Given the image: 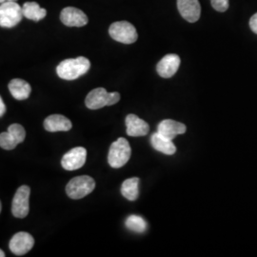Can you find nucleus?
<instances>
[{"label": "nucleus", "instance_id": "f257e3e1", "mask_svg": "<svg viewBox=\"0 0 257 257\" xmlns=\"http://www.w3.org/2000/svg\"><path fill=\"white\" fill-rule=\"evenodd\" d=\"M91 68V62L88 58L79 56L77 58L66 59L60 62L56 68L57 75L65 80H74L87 72Z\"/></svg>", "mask_w": 257, "mask_h": 257}, {"label": "nucleus", "instance_id": "f03ea898", "mask_svg": "<svg viewBox=\"0 0 257 257\" xmlns=\"http://www.w3.org/2000/svg\"><path fill=\"white\" fill-rule=\"evenodd\" d=\"M120 100L118 92H108L104 88H96L89 92L85 104L88 109L98 110L106 106H111Z\"/></svg>", "mask_w": 257, "mask_h": 257}, {"label": "nucleus", "instance_id": "7ed1b4c3", "mask_svg": "<svg viewBox=\"0 0 257 257\" xmlns=\"http://www.w3.org/2000/svg\"><path fill=\"white\" fill-rule=\"evenodd\" d=\"M132 155V149L127 139L120 138L110 145L108 162L111 168L118 169L127 164Z\"/></svg>", "mask_w": 257, "mask_h": 257}, {"label": "nucleus", "instance_id": "20e7f679", "mask_svg": "<svg viewBox=\"0 0 257 257\" xmlns=\"http://www.w3.org/2000/svg\"><path fill=\"white\" fill-rule=\"evenodd\" d=\"M95 182L91 176L82 175L73 178L66 187L67 195L72 199H81L92 193Z\"/></svg>", "mask_w": 257, "mask_h": 257}, {"label": "nucleus", "instance_id": "39448f33", "mask_svg": "<svg viewBox=\"0 0 257 257\" xmlns=\"http://www.w3.org/2000/svg\"><path fill=\"white\" fill-rule=\"evenodd\" d=\"M110 37L123 44H133L138 40L137 29L127 21H117L110 25L109 29Z\"/></svg>", "mask_w": 257, "mask_h": 257}, {"label": "nucleus", "instance_id": "423d86ee", "mask_svg": "<svg viewBox=\"0 0 257 257\" xmlns=\"http://www.w3.org/2000/svg\"><path fill=\"white\" fill-rule=\"evenodd\" d=\"M22 8L16 1H7L0 5V26L13 28L17 26L23 18Z\"/></svg>", "mask_w": 257, "mask_h": 257}, {"label": "nucleus", "instance_id": "0eeeda50", "mask_svg": "<svg viewBox=\"0 0 257 257\" xmlns=\"http://www.w3.org/2000/svg\"><path fill=\"white\" fill-rule=\"evenodd\" d=\"M26 137L25 128L19 124H12L8 132L0 134V147L4 150H14L22 143Z\"/></svg>", "mask_w": 257, "mask_h": 257}, {"label": "nucleus", "instance_id": "6e6552de", "mask_svg": "<svg viewBox=\"0 0 257 257\" xmlns=\"http://www.w3.org/2000/svg\"><path fill=\"white\" fill-rule=\"evenodd\" d=\"M31 189L28 186H21L14 196L12 204V212L15 217L24 218L29 213V199Z\"/></svg>", "mask_w": 257, "mask_h": 257}, {"label": "nucleus", "instance_id": "1a4fd4ad", "mask_svg": "<svg viewBox=\"0 0 257 257\" xmlns=\"http://www.w3.org/2000/svg\"><path fill=\"white\" fill-rule=\"evenodd\" d=\"M35 245L34 237L25 231H20L13 236L10 241L11 251L16 255H24L29 252Z\"/></svg>", "mask_w": 257, "mask_h": 257}, {"label": "nucleus", "instance_id": "9d476101", "mask_svg": "<svg viewBox=\"0 0 257 257\" xmlns=\"http://www.w3.org/2000/svg\"><path fill=\"white\" fill-rule=\"evenodd\" d=\"M87 158V151L83 147H76L65 154L61 160L64 170L74 171L82 168Z\"/></svg>", "mask_w": 257, "mask_h": 257}, {"label": "nucleus", "instance_id": "9b49d317", "mask_svg": "<svg viewBox=\"0 0 257 257\" xmlns=\"http://www.w3.org/2000/svg\"><path fill=\"white\" fill-rule=\"evenodd\" d=\"M62 23L68 27H83L88 23V18L81 10L66 7L60 14Z\"/></svg>", "mask_w": 257, "mask_h": 257}, {"label": "nucleus", "instance_id": "f8f14e48", "mask_svg": "<svg viewBox=\"0 0 257 257\" xmlns=\"http://www.w3.org/2000/svg\"><path fill=\"white\" fill-rule=\"evenodd\" d=\"M177 8L181 17L191 23L200 19L201 6L198 0H177Z\"/></svg>", "mask_w": 257, "mask_h": 257}, {"label": "nucleus", "instance_id": "ddd939ff", "mask_svg": "<svg viewBox=\"0 0 257 257\" xmlns=\"http://www.w3.org/2000/svg\"><path fill=\"white\" fill-rule=\"evenodd\" d=\"M180 66V57L177 55H167L158 62L156 71L163 78H171L178 71Z\"/></svg>", "mask_w": 257, "mask_h": 257}, {"label": "nucleus", "instance_id": "4468645a", "mask_svg": "<svg viewBox=\"0 0 257 257\" xmlns=\"http://www.w3.org/2000/svg\"><path fill=\"white\" fill-rule=\"evenodd\" d=\"M186 130V126L180 122L175 120L165 119L159 123L157 132L163 137L173 140L176 138V136L185 134Z\"/></svg>", "mask_w": 257, "mask_h": 257}, {"label": "nucleus", "instance_id": "2eb2a0df", "mask_svg": "<svg viewBox=\"0 0 257 257\" xmlns=\"http://www.w3.org/2000/svg\"><path fill=\"white\" fill-rule=\"evenodd\" d=\"M127 135L128 137L147 136L150 126L146 121L139 118L136 114H128L126 117Z\"/></svg>", "mask_w": 257, "mask_h": 257}, {"label": "nucleus", "instance_id": "dca6fc26", "mask_svg": "<svg viewBox=\"0 0 257 257\" xmlns=\"http://www.w3.org/2000/svg\"><path fill=\"white\" fill-rule=\"evenodd\" d=\"M73 127L71 120L62 114L49 115L44 121V128L48 132H68Z\"/></svg>", "mask_w": 257, "mask_h": 257}, {"label": "nucleus", "instance_id": "f3484780", "mask_svg": "<svg viewBox=\"0 0 257 257\" xmlns=\"http://www.w3.org/2000/svg\"><path fill=\"white\" fill-rule=\"evenodd\" d=\"M151 143L155 150L167 156H173L176 152V147L173 143V140L163 137L158 132L152 136Z\"/></svg>", "mask_w": 257, "mask_h": 257}, {"label": "nucleus", "instance_id": "a211bd4d", "mask_svg": "<svg viewBox=\"0 0 257 257\" xmlns=\"http://www.w3.org/2000/svg\"><path fill=\"white\" fill-rule=\"evenodd\" d=\"M9 91L17 100H25L30 96L32 88L29 83L23 79L15 78L9 83Z\"/></svg>", "mask_w": 257, "mask_h": 257}, {"label": "nucleus", "instance_id": "6ab92c4d", "mask_svg": "<svg viewBox=\"0 0 257 257\" xmlns=\"http://www.w3.org/2000/svg\"><path fill=\"white\" fill-rule=\"evenodd\" d=\"M23 16L28 19L39 21L46 17L47 11L39 6L37 2H26L22 6Z\"/></svg>", "mask_w": 257, "mask_h": 257}, {"label": "nucleus", "instance_id": "aec40b11", "mask_svg": "<svg viewBox=\"0 0 257 257\" xmlns=\"http://www.w3.org/2000/svg\"><path fill=\"white\" fill-rule=\"evenodd\" d=\"M138 184H139V178L138 177H133L125 180L121 186L122 195L130 201L137 200L139 195Z\"/></svg>", "mask_w": 257, "mask_h": 257}, {"label": "nucleus", "instance_id": "412c9836", "mask_svg": "<svg viewBox=\"0 0 257 257\" xmlns=\"http://www.w3.org/2000/svg\"><path fill=\"white\" fill-rule=\"evenodd\" d=\"M126 227L135 232L142 233L147 230V223L141 216L131 215L126 220Z\"/></svg>", "mask_w": 257, "mask_h": 257}, {"label": "nucleus", "instance_id": "4be33fe9", "mask_svg": "<svg viewBox=\"0 0 257 257\" xmlns=\"http://www.w3.org/2000/svg\"><path fill=\"white\" fill-rule=\"evenodd\" d=\"M212 8L217 12H226L229 8V0H211Z\"/></svg>", "mask_w": 257, "mask_h": 257}, {"label": "nucleus", "instance_id": "5701e85b", "mask_svg": "<svg viewBox=\"0 0 257 257\" xmlns=\"http://www.w3.org/2000/svg\"><path fill=\"white\" fill-rule=\"evenodd\" d=\"M249 28L254 34L257 35V13L249 19Z\"/></svg>", "mask_w": 257, "mask_h": 257}, {"label": "nucleus", "instance_id": "b1692460", "mask_svg": "<svg viewBox=\"0 0 257 257\" xmlns=\"http://www.w3.org/2000/svg\"><path fill=\"white\" fill-rule=\"evenodd\" d=\"M5 112H6V106H5L4 102H3L1 96H0V117L3 116L5 114Z\"/></svg>", "mask_w": 257, "mask_h": 257}, {"label": "nucleus", "instance_id": "393cba45", "mask_svg": "<svg viewBox=\"0 0 257 257\" xmlns=\"http://www.w3.org/2000/svg\"><path fill=\"white\" fill-rule=\"evenodd\" d=\"M0 257H5V252L2 249H0Z\"/></svg>", "mask_w": 257, "mask_h": 257}, {"label": "nucleus", "instance_id": "a878e982", "mask_svg": "<svg viewBox=\"0 0 257 257\" xmlns=\"http://www.w3.org/2000/svg\"><path fill=\"white\" fill-rule=\"evenodd\" d=\"M7 1H16L17 2V0H0V4H2L4 2H7Z\"/></svg>", "mask_w": 257, "mask_h": 257}, {"label": "nucleus", "instance_id": "bb28decb", "mask_svg": "<svg viewBox=\"0 0 257 257\" xmlns=\"http://www.w3.org/2000/svg\"><path fill=\"white\" fill-rule=\"evenodd\" d=\"M1 207H2V206H1V202H0V212H1Z\"/></svg>", "mask_w": 257, "mask_h": 257}]
</instances>
